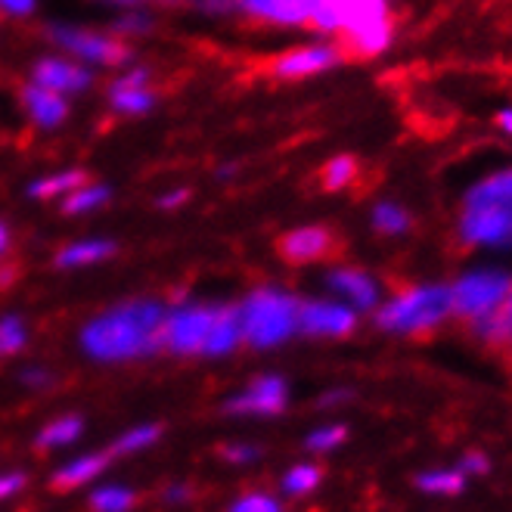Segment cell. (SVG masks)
<instances>
[{
  "label": "cell",
  "mask_w": 512,
  "mask_h": 512,
  "mask_svg": "<svg viewBox=\"0 0 512 512\" xmlns=\"http://www.w3.org/2000/svg\"><path fill=\"white\" fill-rule=\"evenodd\" d=\"M168 308L153 298H134L97 314L81 329V351L100 364H125L137 357H153L165 348Z\"/></svg>",
  "instance_id": "1"
},
{
  "label": "cell",
  "mask_w": 512,
  "mask_h": 512,
  "mask_svg": "<svg viewBox=\"0 0 512 512\" xmlns=\"http://www.w3.org/2000/svg\"><path fill=\"white\" fill-rule=\"evenodd\" d=\"M454 233L475 252H512V168L491 171L463 190Z\"/></svg>",
  "instance_id": "2"
},
{
  "label": "cell",
  "mask_w": 512,
  "mask_h": 512,
  "mask_svg": "<svg viewBox=\"0 0 512 512\" xmlns=\"http://www.w3.org/2000/svg\"><path fill=\"white\" fill-rule=\"evenodd\" d=\"M314 32L336 35L348 59H373L395 44L391 0H320Z\"/></svg>",
  "instance_id": "3"
},
{
  "label": "cell",
  "mask_w": 512,
  "mask_h": 512,
  "mask_svg": "<svg viewBox=\"0 0 512 512\" xmlns=\"http://www.w3.org/2000/svg\"><path fill=\"white\" fill-rule=\"evenodd\" d=\"M454 317L450 283H416L376 308V326L395 336H426Z\"/></svg>",
  "instance_id": "4"
},
{
  "label": "cell",
  "mask_w": 512,
  "mask_h": 512,
  "mask_svg": "<svg viewBox=\"0 0 512 512\" xmlns=\"http://www.w3.org/2000/svg\"><path fill=\"white\" fill-rule=\"evenodd\" d=\"M298 305L301 301L280 289L261 286L239 305V320H243V342L255 348H277L298 333Z\"/></svg>",
  "instance_id": "5"
},
{
  "label": "cell",
  "mask_w": 512,
  "mask_h": 512,
  "mask_svg": "<svg viewBox=\"0 0 512 512\" xmlns=\"http://www.w3.org/2000/svg\"><path fill=\"white\" fill-rule=\"evenodd\" d=\"M512 289V274L503 267H469L457 280H450V301H454V317L475 323L491 317Z\"/></svg>",
  "instance_id": "6"
},
{
  "label": "cell",
  "mask_w": 512,
  "mask_h": 512,
  "mask_svg": "<svg viewBox=\"0 0 512 512\" xmlns=\"http://www.w3.org/2000/svg\"><path fill=\"white\" fill-rule=\"evenodd\" d=\"M47 41L69 53L72 59L84 66H100V69H122L131 50L122 38H115L112 32H94V28H81L72 22H53L47 25Z\"/></svg>",
  "instance_id": "7"
},
{
  "label": "cell",
  "mask_w": 512,
  "mask_h": 512,
  "mask_svg": "<svg viewBox=\"0 0 512 512\" xmlns=\"http://www.w3.org/2000/svg\"><path fill=\"white\" fill-rule=\"evenodd\" d=\"M345 59H348V53L342 50V44L314 41V44H301V47H292V50L274 56L267 63V75L280 78V81H305V78L333 72L336 66L345 63Z\"/></svg>",
  "instance_id": "8"
},
{
  "label": "cell",
  "mask_w": 512,
  "mask_h": 512,
  "mask_svg": "<svg viewBox=\"0 0 512 512\" xmlns=\"http://www.w3.org/2000/svg\"><path fill=\"white\" fill-rule=\"evenodd\" d=\"M221 305H180L165 317V348L174 354H205Z\"/></svg>",
  "instance_id": "9"
},
{
  "label": "cell",
  "mask_w": 512,
  "mask_h": 512,
  "mask_svg": "<svg viewBox=\"0 0 512 512\" xmlns=\"http://www.w3.org/2000/svg\"><path fill=\"white\" fill-rule=\"evenodd\" d=\"M357 329V311L345 301L311 298L298 305V333L314 339H345Z\"/></svg>",
  "instance_id": "10"
},
{
  "label": "cell",
  "mask_w": 512,
  "mask_h": 512,
  "mask_svg": "<svg viewBox=\"0 0 512 512\" xmlns=\"http://www.w3.org/2000/svg\"><path fill=\"white\" fill-rule=\"evenodd\" d=\"M339 243H336V233L323 227V224H305V227H295L289 233H283L277 239V252L286 264L295 267H305V264H320L329 255H336Z\"/></svg>",
  "instance_id": "11"
},
{
  "label": "cell",
  "mask_w": 512,
  "mask_h": 512,
  "mask_svg": "<svg viewBox=\"0 0 512 512\" xmlns=\"http://www.w3.org/2000/svg\"><path fill=\"white\" fill-rule=\"evenodd\" d=\"M326 289L339 295V301L351 305L357 314L360 311H376L382 305V286L379 280L364 267H354V264H339L333 267L329 274L323 277Z\"/></svg>",
  "instance_id": "12"
},
{
  "label": "cell",
  "mask_w": 512,
  "mask_h": 512,
  "mask_svg": "<svg viewBox=\"0 0 512 512\" xmlns=\"http://www.w3.org/2000/svg\"><path fill=\"white\" fill-rule=\"evenodd\" d=\"M236 10L255 22L280 25V28H311L320 0H236Z\"/></svg>",
  "instance_id": "13"
},
{
  "label": "cell",
  "mask_w": 512,
  "mask_h": 512,
  "mask_svg": "<svg viewBox=\"0 0 512 512\" xmlns=\"http://www.w3.org/2000/svg\"><path fill=\"white\" fill-rule=\"evenodd\" d=\"M32 81L69 97V94H84V90L94 84V72H90V66L69 56H41L32 66Z\"/></svg>",
  "instance_id": "14"
},
{
  "label": "cell",
  "mask_w": 512,
  "mask_h": 512,
  "mask_svg": "<svg viewBox=\"0 0 512 512\" xmlns=\"http://www.w3.org/2000/svg\"><path fill=\"white\" fill-rule=\"evenodd\" d=\"M289 388L280 376H258L249 388L227 401L230 413H255V416H274L286 407Z\"/></svg>",
  "instance_id": "15"
},
{
  "label": "cell",
  "mask_w": 512,
  "mask_h": 512,
  "mask_svg": "<svg viewBox=\"0 0 512 512\" xmlns=\"http://www.w3.org/2000/svg\"><path fill=\"white\" fill-rule=\"evenodd\" d=\"M22 106L32 115V122L38 128H59L69 118V100L63 94H56V90H47L35 81H28L22 87Z\"/></svg>",
  "instance_id": "16"
},
{
  "label": "cell",
  "mask_w": 512,
  "mask_h": 512,
  "mask_svg": "<svg viewBox=\"0 0 512 512\" xmlns=\"http://www.w3.org/2000/svg\"><path fill=\"white\" fill-rule=\"evenodd\" d=\"M118 252L112 239H75V243L63 246L53 255V264L59 270H75V267H90V264H103Z\"/></svg>",
  "instance_id": "17"
},
{
  "label": "cell",
  "mask_w": 512,
  "mask_h": 512,
  "mask_svg": "<svg viewBox=\"0 0 512 512\" xmlns=\"http://www.w3.org/2000/svg\"><path fill=\"white\" fill-rule=\"evenodd\" d=\"M243 345V320H239V308L221 305L215 326H212V336H208L205 345V357H224L230 351H236Z\"/></svg>",
  "instance_id": "18"
},
{
  "label": "cell",
  "mask_w": 512,
  "mask_h": 512,
  "mask_svg": "<svg viewBox=\"0 0 512 512\" xmlns=\"http://www.w3.org/2000/svg\"><path fill=\"white\" fill-rule=\"evenodd\" d=\"M156 90L149 84H109V106L118 115H146L156 109Z\"/></svg>",
  "instance_id": "19"
},
{
  "label": "cell",
  "mask_w": 512,
  "mask_h": 512,
  "mask_svg": "<svg viewBox=\"0 0 512 512\" xmlns=\"http://www.w3.org/2000/svg\"><path fill=\"white\" fill-rule=\"evenodd\" d=\"M370 227L385 239H401L413 230V215L401 202L382 199L370 208Z\"/></svg>",
  "instance_id": "20"
},
{
  "label": "cell",
  "mask_w": 512,
  "mask_h": 512,
  "mask_svg": "<svg viewBox=\"0 0 512 512\" xmlns=\"http://www.w3.org/2000/svg\"><path fill=\"white\" fill-rule=\"evenodd\" d=\"M472 326V333L481 339V342H488V345H500V348H512V289L506 295L503 305L485 317V320H475L469 323Z\"/></svg>",
  "instance_id": "21"
},
{
  "label": "cell",
  "mask_w": 512,
  "mask_h": 512,
  "mask_svg": "<svg viewBox=\"0 0 512 512\" xmlns=\"http://www.w3.org/2000/svg\"><path fill=\"white\" fill-rule=\"evenodd\" d=\"M87 184V174L81 168H66V171H56L50 177H38L28 184V199H56V196H69L75 187Z\"/></svg>",
  "instance_id": "22"
},
{
  "label": "cell",
  "mask_w": 512,
  "mask_h": 512,
  "mask_svg": "<svg viewBox=\"0 0 512 512\" xmlns=\"http://www.w3.org/2000/svg\"><path fill=\"white\" fill-rule=\"evenodd\" d=\"M106 466V457L100 454H87V457H78L72 460L69 466H63L56 475H53V488L56 491H69V488H78L84 481H90L94 475H100Z\"/></svg>",
  "instance_id": "23"
},
{
  "label": "cell",
  "mask_w": 512,
  "mask_h": 512,
  "mask_svg": "<svg viewBox=\"0 0 512 512\" xmlns=\"http://www.w3.org/2000/svg\"><path fill=\"white\" fill-rule=\"evenodd\" d=\"M360 177V162L354 156H333L323 168H320V187L326 193H342L348 190L354 180Z\"/></svg>",
  "instance_id": "24"
},
{
  "label": "cell",
  "mask_w": 512,
  "mask_h": 512,
  "mask_svg": "<svg viewBox=\"0 0 512 512\" xmlns=\"http://www.w3.org/2000/svg\"><path fill=\"white\" fill-rule=\"evenodd\" d=\"M109 196H112V190L106 184H81L69 196H63V212L72 218L90 215V212H97V208H103L109 202Z\"/></svg>",
  "instance_id": "25"
},
{
  "label": "cell",
  "mask_w": 512,
  "mask_h": 512,
  "mask_svg": "<svg viewBox=\"0 0 512 512\" xmlns=\"http://www.w3.org/2000/svg\"><path fill=\"white\" fill-rule=\"evenodd\" d=\"M81 435V419L78 416H59L38 435L41 447H66Z\"/></svg>",
  "instance_id": "26"
},
{
  "label": "cell",
  "mask_w": 512,
  "mask_h": 512,
  "mask_svg": "<svg viewBox=\"0 0 512 512\" xmlns=\"http://www.w3.org/2000/svg\"><path fill=\"white\" fill-rule=\"evenodd\" d=\"M149 32H153V16L143 13V10H137V7L125 10L122 16H118V19L112 22V35H115V38H122V41H128V38H143V35H149Z\"/></svg>",
  "instance_id": "27"
},
{
  "label": "cell",
  "mask_w": 512,
  "mask_h": 512,
  "mask_svg": "<svg viewBox=\"0 0 512 512\" xmlns=\"http://www.w3.org/2000/svg\"><path fill=\"white\" fill-rule=\"evenodd\" d=\"M25 342H28V329H25L22 317H16V314L0 317V357L22 351Z\"/></svg>",
  "instance_id": "28"
},
{
  "label": "cell",
  "mask_w": 512,
  "mask_h": 512,
  "mask_svg": "<svg viewBox=\"0 0 512 512\" xmlns=\"http://www.w3.org/2000/svg\"><path fill=\"white\" fill-rule=\"evenodd\" d=\"M90 506H94L97 512H128L134 506V494L128 488L109 485V488H100L94 497H90Z\"/></svg>",
  "instance_id": "29"
},
{
  "label": "cell",
  "mask_w": 512,
  "mask_h": 512,
  "mask_svg": "<svg viewBox=\"0 0 512 512\" xmlns=\"http://www.w3.org/2000/svg\"><path fill=\"white\" fill-rule=\"evenodd\" d=\"M416 485L429 494H460L463 491V472H426L416 478Z\"/></svg>",
  "instance_id": "30"
},
{
  "label": "cell",
  "mask_w": 512,
  "mask_h": 512,
  "mask_svg": "<svg viewBox=\"0 0 512 512\" xmlns=\"http://www.w3.org/2000/svg\"><path fill=\"white\" fill-rule=\"evenodd\" d=\"M162 435V429L159 426H137V429H131L128 435H122L115 444H112V454H137V450H143V447H149V444H156V438Z\"/></svg>",
  "instance_id": "31"
},
{
  "label": "cell",
  "mask_w": 512,
  "mask_h": 512,
  "mask_svg": "<svg viewBox=\"0 0 512 512\" xmlns=\"http://www.w3.org/2000/svg\"><path fill=\"white\" fill-rule=\"evenodd\" d=\"M317 481H320V469L314 466H295L286 478H283V488L289 494H308L317 488Z\"/></svg>",
  "instance_id": "32"
},
{
  "label": "cell",
  "mask_w": 512,
  "mask_h": 512,
  "mask_svg": "<svg viewBox=\"0 0 512 512\" xmlns=\"http://www.w3.org/2000/svg\"><path fill=\"white\" fill-rule=\"evenodd\" d=\"M345 435H348V429H345V426H326V429L311 432L308 447H311V450H333L336 444H342V441H345Z\"/></svg>",
  "instance_id": "33"
},
{
  "label": "cell",
  "mask_w": 512,
  "mask_h": 512,
  "mask_svg": "<svg viewBox=\"0 0 512 512\" xmlns=\"http://www.w3.org/2000/svg\"><path fill=\"white\" fill-rule=\"evenodd\" d=\"M230 512H280V503L264 494H249L243 500H236Z\"/></svg>",
  "instance_id": "34"
},
{
  "label": "cell",
  "mask_w": 512,
  "mask_h": 512,
  "mask_svg": "<svg viewBox=\"0 0 512 512\" xmlns=\"http://www.w3.org/2000/svg\"><path fill=\"white\" fill-rule=\"evenodd\" d=\"M38 10V0H0V16L10 19H25Z\"/></svg>",
  "instance_id": "35"
},
{
  "label": "cell",
  "mask_w": 512,
  "mask_h": 512,
  "mask_svg": "<svg viewBox=\"0 0 512 512\" xmlns=\"http://www.w3.org/2000/svg\"><path fill=\"white\" fill-rule=\"evenodd\" d=\"M193 4L205 16H227L236 10V0H193Z\"/></svg>",
  "instance_id": "36"
},
{
  "label": "cell",
  "mask_w": 512,
  "mask_h": 512,
  "mask_svg": "<svg viewBox=\"0 0 512 512\" xmlns=\"http://www.w3.org/2000/svg\"><path fill=\"white\" fill-rule=\"evenodd\" d=\"M190 199V190L187 187H177V190H168L156 199V208H162V212H174V208H180Z\"/></svg>",
  "instance_id": "37"
},
{
  "label": "cell",
  "mask_w": 512,
  "mask_h": 512,
  "mask_svg": "<svg viewBox=\"0 0 512 512\" xmlns=\"http://www.w3.org/2000/svg\"><path fill=\"white\" fill-rule=\"evenodd\" d=\"M221 454L230 460V463H252V460H258V450L255 447H249V444H227Z\"/></svg>",
  "instance_id": "38"
},
{
  "label": "cell",
  "mask_w": 512,
  "mask_h": 512,
  "mask_svg": "<svg viewBox=\"0 0 512 512\" xmlns=\"http://www.w3.org/2000/svg\"><path fill=\"white\" fill-rule=\"evenodd\" d=\"M460 466H463V472L481 475V472H488V457L485 454H466Z\"/></svg>",
  "instance_id": "39"
},
{
  "label": "cell",
  "mask_w": 512,
  "mask_h": 512,
  "mask_svg": "<svg viewBox=\"0 0 512 512\" xmlns=\"http://www.w3.org/2000/svg\"><path fill=\"white\" fill-rule=\"evenodd\" d=\"M494 128L506 137H512V106H503L494 112Z\"/></svg>",
  "instance_id": "40"
},
{
  "label": "cell",
  "mask_w": 512,
  "mask_h": 512,
  "mask_svg": "<svg viewBox=\"0 0 512 512\" xmlns=\"http://www.w3.org/2000/svg\"><path fill=\"white\" fill-rule=\"evenodd\" d=\"M22 488V475H0V500Z\"/></svg>",
  "instance_id": "41"
},
{
  "label": "cell",
  "mask_w": 512,
  "mask_h": 512,
  "mask_svg": "<svg viewBox=\"0 0 512 512\" xmlns=\"http://www.w3.org/2000/svg\"><path fill=\"white\" fill-rule=\"evenodd\" d=\"M22 382L32 385V388H44V385H50V373L47 370H25L22 373Z\"/></svg>",
  "instance_id": "42"
},
{
  "label": "cell",
  "mask_w": 512,
  "mask_h": 512,
  "mask_svg": "<svg viewBox=\"0 0 512 512\" xmlns=\"http://www.w3.org/2000/svg\"><path fill=\"white\" fill-rule=\"evenodd\" d=\"M348 398H351V395H348L345 388H336V391H329V395L320 398V407H336V404H345Z\"/></svg>",
  "instance_id": "43"
},
{
  "label": "cell",
  "mask_w": 512,
  "mask_h": 512,
  "mask_svg": "<svg viewBox=\"0 0 512 512\" xmlns=\"http://www.w3.org/2000/svg\"><path fill=\"white\" fill-rule=\"evenodd\" d=\"M10 243H13V233H10V227L0 221V261L7 258V252H10Z\"/></svg>",
  "instance_id": "44"
},
{
  "label": "cell",
  "mask_w": 512,
  "mask_h": 512,
  "mask_svg": "<svg viewBox=\"0 0 512 512\" xmlns=\"http://www.w3.org/2000/svg\"><path fill=\"white\" fill-rule=\"evenodd\" d=\"M103 4H112V7L131 10V7H140V4H146V0H103Z\"/></svg>",
  "instance_id": "45"
},
{
  "label": "cell",
  "mask_w": 512,
  "mask_h": 512,
  "mask_svg": "<svg viewBox=\"0 0 512 512\" xmlns=\"http://www.w3.org/2000/svg\"><path fill=\"white\" fill-rule=\"evenodd\" d=\"M13 283V267H0V286H10Z\"/></svg>",
  "instance_id": "46"
},
{
  "label": "cell",
  "mask_w": 512,
  "mask_h": 512,
  "mask_svg": "<svg viewBox=\"0 0 512 512\" xmlns=\"http://www.w3.org/2000/svg\"><path fill=\"white\" fill-rule=\"evenodd\" d=\"M149 4H162V7H177V4H184V0H149Z\"/></svg>",
  "instance_id": "47"
},
{
  "label": "cell",
  "mask_w": 512,
  "mask_h": 512,
  "mask_svg": "<svg viewBox=\"0 0 512 512\" xmlns=\"http://www.w3.org/2000/svg\"><path fill=\"white\" fill-rule=\"evenodd\" d=\"M168 500H184V491H168Z\"/></svg>",
  "instance_id": "48"
}]
</instances>
